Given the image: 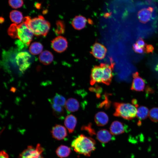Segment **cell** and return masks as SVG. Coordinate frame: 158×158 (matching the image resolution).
Here are the masks:
<instances>
[{"label": "cell", "mask_w": 158, "mask_h": 158, "mask_svg": "<svg viewBox=\"0 0 158 158\" xmlns=\"http://www.w3.org/2000/svg\"><path fill=\"white\" fill-rule=\"evenodd\" d=\"M56 28L55 32L57 34L63 33L64 32V25L63 21L58 20L56 23Z\"/></svg>", "instance_id": "4316f807"}, {"label": "cell", "mask_w": 158, "mask_h": 158, "mask_svg": "<svg viewBox=\"0 0 158 158\" xmlns=\"http://www.w3.org/2000/svg\"><path fill=\"white\" fill-rule=\"evenodd\" d=\"M114 66L113 63L111 65L101 63L94 66L91 73V85H93L96 83H102L109 85L112 78Z\"/></svg>", "instance_id": "6da1fadb"}, {"label": "cell", "mask_w": 158, "mask_h": 158, "mask_svg": "<svg viewBox=\"0 0 158 158\" xmlns=\"http://www.w3.org/2000/svg\"><path fill=\"white\" fill-rule=\"evenodd\" d=\"M39 59L40 62L45 65L50 64L53 60V56L49 51L45 50L41 53Z\"/></svg>", "instance_id": "ac0fdd59"}, {"label": "cell", "mask_w": 158, "mask_h": 158, "mask_svg": "<svg viewBox=\"0 0 158 158\" xmlns=\"http://www.w3.org/2000/svg\"><path fill=\"white\" fill-rule=\"evenodd\" d=\"M43 47L40 43L35 42L32 43L29 47V51L32 54L36 55L40 53L42 51Z\"/></svg>", "instance_id": "7402d4cb"}, {"label": "cell", "mask_w": 158, "mask_h": 158, "mask_svg": "<svg viewBox=\"0 0 158 158\" xmlns=\"http://www.w3.org/2000/svg\"><path fill=\"white\" fill-rule=\"evenodd\" d=\"M71 145L76 152L87 157L90 156L96 149L95 140L83 134H80L74 139Z\"/></svg>", "instance_id": "7a4b0ae2"}, {"label": "cell", "mask_w": 158, "mask_h": 158, "mask_svg": "<svg viewBox=\"0 0 158 158\" xmlns=\"http://www.w3.org/2000/svg\"><path fill=\"white\" fill-rule=\"evenodd\" d=\"M155 70L158 71V63L157 64V65L156 66V67H155Z\"/></svg>", "instance_id": "d6a6232c"}, {"label": "cell", "mask_w": 158, "mask_h": 158, "mask_svg": "<svg viewBox=\"0 0 158 158\" xmlns=\"http://www.w3.org/2000/svg\"><path fill=\"white\" fill-rule=\"evenodd\" d=\"M51 132L53 138L58 140H63L68 135L66 129L59 124H56L53 127Z\"/></svg>", "instance_id": "9c48e42d"}, {"label": "cell", "mask_w": 158, "mask_h": 158, "mask_svg": "<svg viewBox=\"0 0 158 158\" xmlns=\"http://www.w3.org/2000/svg\"><path fill=\"white\" fill-rule=\"evenodd\" d=\"M82 129L87 131L91 136L95 134V132L94 130L92 128L91 124H89L87 126H83L82 128Z\"/></svg>", "instance_id": "83f0119b"}, {"label": "cell", "mask_w": 158, "mask_h": 158, "mask_svg": "<svg viewBox=\"0 0 158 158\" xmlns=\"http://www.w3.org/2000/svg\"><path fill=\"white\" fill-rule=\"evenodd\" d=\"M107 52V49L104 46L96 42L92 47L90 53L95 57L101 60L105 57Z\"/></svg>", "instance_id": "30bf717a"}, {"label": "cell", "mask_w": 158, "mask_h": 158, "mask_svg": "<svg viewBox=\"0 0 158 158\" xmlns=\"http://www.w3.org/2000/svg\"><path fill=\"white\" fill-rule=\"evenodd\" d=\"M109 129L113 135H117L124 133L126 130V127L123 123L116 121L111 123Z\"/></svg>", "instance_id": "4fadbf2b"}, {"label": "cell", "mask_w": 158, "mask_h": 158, "mask_svg": "<svg viewBox=\"0 0 158 158\" xmlns=\"http://www.w3.org/2000/svg\"><path fill=\"white\" fill-rule=\"evenodd\" d=\"M31 56L26 51H22L18 53L15 57L16 63L19 70L22 72L25 71L30 66V60Z\"/></svg>", "instance_id": "52a82bcc"}, {"label": "cell", "mask_w": 158, "mask_h": 158, "mask_svg": "<svg viewBox=\"0 0 158 158\" xmlns=\"http://www.w3.org/2000/svg\"><path fill=\"white\" fill-rule=\"evenodd\" d=\"M136 44L139 46L143 48L144 49L147 45L143 40L141 38L138 39L136 42Z\"/></svg>", "instance_id": "f546056e"}, {"label": "cell", "mask_w": 158, "mask_h": 158, "mask_svg": "<svg viewBox=\"0 0 158 158\" xmlns=\"http://www.w3.org/2000/svg\"><path fill=\"white\" fill-rule=\"evenodd\" d=\"M95 121L97 125L102 126L106 125L109 121V117L107 114L103 111L97 113L95 117Z\"/></svg>", "instance_id": "e0dca14e"}, {"label": "cell", "mask_w": 158, "mask_h": 158, "mask_svg": "<svg viewBox=\"0 0 158 158\" xmlns=\"http://www.w3.org/2000/svg\"><path fill=\"white\" fill-rule=\"evenodd\" d=\"M9 16L11 21L16 24L20 23L23 21L24 18L22 13L16 10L11 11L10 13Z\"/></svg>", "instance_id": "44dd1931"}, {"label": "cell", "mask_w": 158, "mask_h": 158, "mask_svg": "<svg viewBox=\"0 0 158 158\" xmlns=\"http://www.w3.org/2000/svg\"><path fill=\"white\" fill-rule=\"evenodd\" d=\"M154 49L153 46L151 44H147L144 49L145 53H152Z\"/></svg>", "instance_id": "4dcf8cb0"}, {"label": "cell", "mask_w": 158, "mask_h": 158, "mask_svg": "<svg viewBox=\"0 0 158 158\" xmlns=\"http://www.w3.org/2000/svg\"><path fill=\"white\" fill-rule=\"evenodd\" d=\"M50 103L63 107L66 103L65 98L61 95L56 93L51 99H49Z\"/></svg>", "instance_id": "cb8c5ba5"}, {"label": "cell", "mask_w": 158, "mask_h": 158, "mask_svg": "<svg viewBox=\"0 0 158 158\" xmlns=\"http://www.w3.org/2000/svg\"><path fill=\"white\" fill-rule=\"evenodd\" d=\"M114 116L120 117L127 120L134 118L136 114L137 109L134 105L128 103L115 102L113 104Z\"/></svg>", "instance_id": "277c9868"}, {"label": "cell", "mask_w": 158, "mask_h": 158, "mask_svg": "<svg viewBox=\"0 0 158 158\" xmlns=\"http://www.w3.org/2000/svg\"><path fill=\"white\" fill-rule=\"evenodd\" d=\"M65 107L67 111L69 112H74L79 109L80 103L77 99L71 98L66 101Z\"/></svg>", "instance_id": "9a60e30c"}, {"label": "cell", "mask_w": 158, "mask_h": 158, "mask_svg": "<svg viewBox=\"0 0 158 158\" xmlns=\"http://www.w3.org/2000/svg\"><path fill=\"white\" fill-rule=\"evenodd\" d=\"M43 148L38 144L36 148L30 145L24 150L19 156L18 158H44L42 155Z\"/></svg>", "instance_id": "8992f818"}, {"label": "cell", "mask_w": 158, "mask_h": 158, "mask_svg": "<svg viewBox=\"0 0 158 158\" xmlns=\"http://www.w3.org/2000/svg\"><path fill=\"white\" fill-rule=\"evenodd\" d=\"M8 2L9 6L15 9L20 8L23 4V0H8Z\"/></svg>", "instance_id": "484cf974"}, {"label": "cell", "mask_w": 158, "mask_h": 158, "mask_svg": "<svg viewBox=\"0 0 158 158\" xmlns=\"http://www.w3.org/2000/svg\"><path fill=\"white\" fill-rule=\"evenodd\" d=\"M15 26L13 38H18L25 45L28 46L32 40L33 34L28 25L23 21L19 25L16 24Z\"/></svg>", "instance_id": "5b68a950"}, {"label": "cell", "mask_w": 158, "mask_h": 158, "mask_svg": "<svg viewBox=\"0 0 158 158\" xmlns=\"http://www.w3.org/2000/svg\"><path fill=\"white\" fill-rule=\"evenodd\" d=\"M54 115L60 119L64 118L65 111L63 107L59 106L52 103H50Z\"/></svg>", "instance_id": "ffe728a7"}, {"label": "cell", "mask_w": 158, "mask_h": 158, "mask_svg": "<svg viewBox=\"0 0 158 158\" xmlns=\"http://www.w3.org/2000/svg\"><path fill=\"white\" fill-rule=\"evenodd\" d=\"M77 123L76 117L72 114L67 116L64 120V124L70 133H73L75 130Z\"/></svg>", "instance_id": "5bb4252c"}, {"label": "cell", "mask_w": 158, "mask_h": 158, "mask_svg": "<svg viewBox=\"0 0 158 158\" xmlns=\"http://www.w3.org/2000/svg\"><path fill=\"white\" fill-rule=\"evenodd\" d=\"M0 158H8V155L5 151L1 150L0 152Z\"/></svg>", "instance_id": "1f68e13d"}, {"label": "cell", "mask_w": 158, "mask_h": 158, "mask_svg": "<svg viewBox=\"0 0 158 158\" xmlns=\"http://www.w3.org/2000/svg\"><path fill=\"white\" fill-rule=\"evenodd\" d=\"M133 76V80L131 87V90L137 91H143L145 86L144 80L139 76L138 72L134 73Z\"/></svg>", "instance_id": "8fae6325"}, {"label": "cell", "mask_w": 158, "mask_h": 158, "mask_svg": "<svg viewBox=\"0 0 158 158\" xmlns=\"http://www.w3.org/2000/svg\"><path fill=\"white\" fill-rule=\"evenodd\" d=\"M97 138L100 142L107 143L114 139L111 133L106 129H101L96 134Z\"/></svg>", "instance_id": "7c38bea8"}, {"label": "cell", "mask_w": 158, "mask_h": 158, "mask_svg": "<svg viewBox=\"0 0 158 158\" xmlns=\"http://www.w3.org/2000/svg\"><path fill=\"white\" fill-rule=\"evenodd\" d=\"M87 21L86 18L82 16H76L73 19L72 25L75 29L77 30H81L85 26Z\"/></svg>", "instance_id": "2e32d148"}, {"label": "cell", "mask_w": 158, "mask_h": 158, "mask_svg": "<svg viewBox=\"0 0 158 158\" xmlns=\"http://www.w3.org/2000/svg\"><path fill=\"white\" fill-rule=\"evenodd\" d=\"M133 49L134 51L136 53L139 54L145 53L144 49L138 46L136 44H135L133 45Z\"/></svg>", "instance_id": "f1b7e54d"}, {"label": "cell", "mask_w": 158, "mask_h": 158, "mask_svg": "<svg viewBox=\"0 0 158 158\" xmlns=\"http://www.w3.org/2000/svg\"><path fill=\"white\" fill-rule=\"evenodd\" d=\"M148 116L152 121L158 122V108L154 107L151 109L149 112Z\"/></svg>", "instance_id": "d4e9b609"}, {"label": "cell", "mask_w": 158, "mask_h": 158, "mask_svg": "<svg viewBox=\"0 0 158 158\" xmlns=\"http://www.w3.org/2000/svg\"><path fill=\"white\" fill-rule=\"evenodd\" d=\"M71 150L69 147L63 145H61L56 149V152L57 155L60 158L68 157L70 154Z\"/></svg>", "instance_id": "d6986e66"}, {"label": "cell", "mask_w": 158, "mask_h": 158, "mask_svg": "<svg viewBox=\"0 0 158 158\" xmlns=\"http://www.w3.org/2000/svg\"><path fill=\"white\" fill-rule=\"evenodd\" d=\"M23 21L28 25L33 34L37 36H46L50 27L49 23L41 15L32 19L28 16L25 17Z\"/></svg>", "instance_id": "3957f363"}, {"label": "cell", "mask_w": 158, "mask_h": 158, "mask_svg": "<svg viewBox=\"0 0 158 158\" xmlns=\"http://www.w3.org/2000/svg\"><path fill=\"white\" fill-rule=\"evenodd\" d=\"M68 42L66 39L61 36H58L51 42V46L53 49L58 53L65 51L68 47Z\"/></svg>", "instance_id": "ba28073f"}, {"label": "cell", "mask_w": 158, "mask_h": 158, "mask_svg": "<svg viewBox=\"0 0 158 158\" xmlns=\"http://www.w3.org/2000/svg\"><path fill=\"white\" fill-rule=\"evenodd\" d=\"M148 109L144 106H140L137 109L136 114L137 117L140 120H144L149 115Z\"/></svg>", "instance_id": "603a6c76"}]
</instances>
